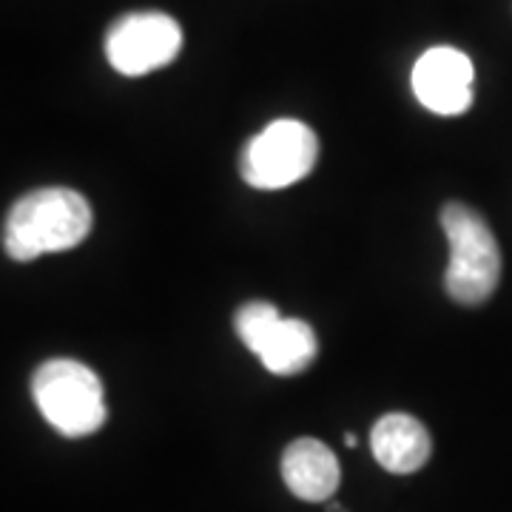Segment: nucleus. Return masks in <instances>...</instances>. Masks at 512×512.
<instances>
[{"label":"nucleus","instance_id":"1","mask_svg":"<svg viewBox=\"0 0 512 512\" xmlns=\"http://www.w3.org/2000/svg\"><path fill=\"white\" fill-rule=\"evenodd\" d=\"M92 205L72 188H37L20 197L3 222V251L15 262L72 251L92 231Z\"/></svg>","mask_w":512,"mask_h":512},{"label":"nucleus","instance_id":"2","mask_svg":"<svg viewBox=\"0 0 512 512\" xmlns=\"http://www.w3.org/2000/svg\"><path fill=\"white\" fill-rule=\"evenodd\" d=\"M441 228L450 242V262L444 288L458 305H484L501 279V251L487 220L464 202H447L441 208Z\"/></svg>","mask_w":512,"mask_h":512},{"label":"nucleus","instance_id":"3","mask_svg":"<svg viewBox=\"0 0 512 512\" xmlns=\"http://www.w3.org/2000/svg\"><path fill=\"white\" fill-rule=\"evenodd\" d=\"M32 399L40 416L66 439H83L106 424L103 382L77 359H49L32 376Z\"/></svg>","mask_w":512,"mask_h":512},{"label":"nucleus","instance_id":"4","mask_svg":"<svg viewBox=\"0 0 512 512\" xmlns=\"http://www.w3.org/2000/svg\"><path fill=\"white\" fill-rule=\"evenodd\" d=\"M319 157V140L299 120H276L242 148L239 171L251 188L276 191L305 180Z\"/></svg>","mask_w":512,"mask_h":512},{"label":"nucleus","instance_id":"5","mask_svg":"<svg viewBox=\"0 0 512 512\" xmlns=\"http://www.w3.org/2000/svg\"><path fill=\"white\" fill-rule=\"evenodd\" d=\"M242 345L276 376H296L308 370L319 353V339L308 322L285 319L268 302H248L234 316Z\"/></svg>","mask_w":512,"mask_h":512},{"label":"nucleus","instance_id":"6","mask_svg":"<svg viewBox=\"0 0 512 512\" xmlns=\"http://www.w3.org/2000/svg\"><path fill=\"white\" fill-rule=\"evenodd\" d=\"M183 49L180 23L163 12H131L123 15L106 35V57L111 69L126 77L157 72Z\"/></svg>","mask_w":512,"mask_h":512},{"label":"nucleus","instance_id":"7","mask_svg":"<svg viewBox=\"0 0 512 512\" xmlns=\"http://www.w3.org/2000/svg\"><path fill=\"white\" fill-rule=\"evenodd\" d=\"M413 92L427 111L456 117L473 106V63L453 46H433L413 66Z\"/></svg>","mask_w":512,"mask_h":512},{"label":"nucleus","instance_id":"8","mask_svg":"<svg viewBox=\"0 0 512 512\" xmlns=\"http://www.w3.org/2000/svg\"><path fill=\"white\" fill-rule=\"evenodd\" d=\"M373 456L387 473L407 476L427 464L433 441L427 427L407 413H387L370 430Z\"/></svg>","mask_w":512,"mask_h":512},{"label":"nucleus","instance_id":"9","mask_svg":"<svg viewBox=\"0 0 512 512\" xmlns=\"http://www.w3.org/2000/svg\"><path fill=\"white\" fill-rule=\"evenodd\" d=\"M339 461L316 439H296L282 453L285 487L299 501H328L339 490Z\"/></svg>","mask_w":512,"mask_h":512},{"label":"nucleus","instance_id":"10","mask_svg":"<svg viewBox=\"0 0 512 512\" xmlns=\"http://www.w3.org/2000/svg\"><path fill=\"white\" fill-rule=\"evenodd\" d=\"M345 444H348V447H356V436H350L348 433V436H345Z\"/></svg>","mask_w":512,"mask_h":512}]
</instances>
